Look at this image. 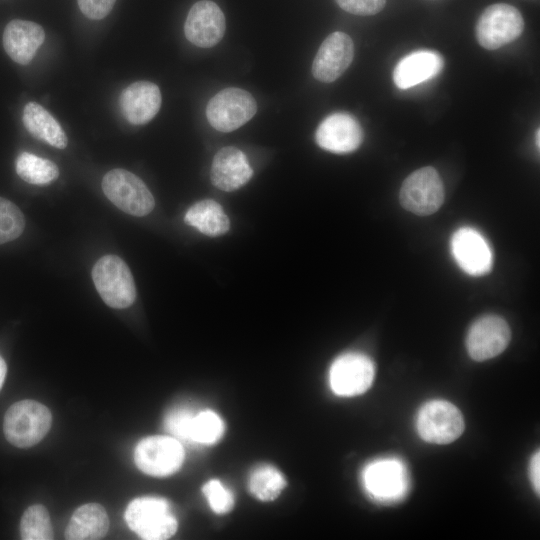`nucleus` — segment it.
<instances>
[{"label": "nucleus", "mask_w": 540, "mask_h": 540, "mask_svg": "<svg viewBox=\"0 0 540 540\" xmlns=\"http://www.w3.org/2000/svg\"><path fill=\"white\" fill-rule=\"evenodd\" d=\"M316 143L324 150L351 153L363 141V130L358 120L346 112H336L325 117L316 129Z\"/></svg>", "instance_id": "4468645a"}, {"label": "nucleus", "mask_w": 540, "mask_h": 540, "mask_svg": "<svg viewBox=\"0 0 540 540\" xmlns=\"http://www.w3.org/2000/svg\"><path fill=\"white\" fill-rule=\"evenodd\" d=\"M375 365L366 355L346 353L334 360L329 370L332 391L343 397L360 395L373 383Z\"/></svg>", "instance_id": "9d476101"}, {"label": "nucleus", "mask_w": 540, "mask_h": 540, "mask_svg": "<svg viewBox=\"0 0 540 540\" xmlns=\"http://www.w3.org/2000/svg\"><path fill=\"white\" fill-rule=\"evenodd\" d=\"M464 427L460 410L445 400H432L425 403L417 415L418 434L429 443H451L461 436Z\"/></svg>", "instance_id": "0eeeda50"}, {"label": "nucleus", "mask_w": 540, "mask_h": 540, "mask_svg": "<svg viewBox=\"0 0 540 540\" xmlns=\"http://www.w3.org/2000/svg\"><path fill=\"white\" fill-rule=\"evenodd\" d=\"M22 121L27 131L36 139L64 149L67 136L58 121L40 104L29 102L23 110Z\"/></svg>", "instance_id": "4be33fe9"}, {"label": "nucleus", "mask_w": 540, "mask_h": 540, "mask_svg": "<svg viewBox=\"0 0 540 540\" xmlns=\"http://www.w3.org/2000/svg\"><path fill=\"white\" fill-rule=\"evenodd\" d=\"M16 172L25 182L46 185L59 176L57 165L51 160L29 152H22L16 160Z\"/></svg>", "instance_id": "b1692460"}, {"label": "nucleus", "mask_w": 540, "mask_h": 540, "mask_svg": "<svg viewBox=\"0 0 540 540\" xmlns=\"http://www.w3.org/2000/svg\"><path fill=\"white\" fill-rule=\"evenodd\" d=\"M211 509L218 514L229 512L234 506L232 492L220 481L212 479L202 488Z\"/></svg>", "instance_id": "c85d7f7f"}, {"label": "nucleus", "mask_w": 540, "mask_h": 540, "mask_svg": "<svg viewBox=\"0 0 540 540\" xmlns=\"http://www.w3.org/2000/svg\"><path fill=\"white\" fill-rule=\"evenodd\" d=\"M539 136H540V131H539V129H537V131H536V144H537L538 149H539V146H540V141H539L540 138H539Z\"/></svg>", "instance_id": "f704fd0d"}, {"label": "nucleus", "mask_w": 540, "mask_h": 540, "mask_svg": "<svg viewBox=\"0 0 540 540\" xmlns=\"http://www.w3.org/2000/svg\"><path fill=\"white\" fill-rule=\"evenodd\" d=\"M51 424L52 415L46 406L34 400H22L7 410L3 429L12 445L27 448L40 442Z\"/></svg>", "instance_id": "f257e3e1"}, {"label": "nucleus", "mask_w": 540, "mask_h": 540, "mask_svg": "<svg viewBox=\"0 0 540 540\" xmlns=\"http://www.w3.org/2000/svg\"><path fill=\"white\" fill-rule=\"evenodd\" d=\"M184 460L180 441L172 436H150L142 439L134 451L136 466L153 477H166L178 471Z\"/></svg>", "instance_id": "1a4fd4ad"}, {"label": "nucleus", "mask_w": 540, "mask_h": 540, "mask_svg": "<svg viewBox=\"0 0 540 540\" xmlns=\"http://www.w3.org/2000/svg\"><path fill=\"white\" fill-rule=\"evenodd\" d=\"M162 102L159 87L150 81H137L121 93L119 104L124 118L131 124L143 125L158 113Z\"/></svg>", "instance_id": "f3484780"}, {"label": "nucleus", "mask_w": 540, "mask_h": 540, "mask_svg": "<svg viewBox=\"0 0 540 540\" xmlns=\"http://www.w3.org/2000/svg\"><path fill=\"white\" fill-rule=\"evenodd\" d=\"M450 249L458 266L468 275L482 276L492 267V250L485 237L472 227H461L454 232Z\"/></svg>", "instance_id": "ddd939ff"}, {"label": "nucleus", "mask_w": 540, "mask_h": 540, "mask_svg": "<svg viewBox=\"0 0 540 540\" xmlns=\"http://www.w3.org/2000/svg\"><path fill=\"white\" fill-rule=\"evenodd\" d=\"M94 285L110 307L124 309L133 304L136 287L127 264L116 255L101 257L92 269Z\"/></svg>", "instance_id": "7ed1b4c3"}, {"label": "nucleus", "mask_w": 540, "mask_h": 540, "mask_svg": "<svg viewBox=\"0 0 540 540\" xmlns=\"http://www.w3.org/2000/svg\"><path fill=\"white\" fill-rule=\"evenodd\" d=\"M445 191L437 170L422 167L402 183L399 200L403 208L421 216L435 213L443 204Z\"/></svg>", "instance_id": "6e6552de"}, {"label": "nucleus", "mask_w": 540, "mask_h": 540, "mask_svg": "<svg viewBox=\"0 0 540 540\" xmlns=\"http://www.w3.org/2000/svg\"><path fill=\"white\" fill-rule=\"evenodd\" d=\"M444 59L433 50L413 51L399 60L393 70V81L399 89H408L436 77Z\"/></svg>", "instance_id": "6ab92c4d"}, {"label": "nucleus", "mask_w": 540, "mask_h": 540, "mask_svg": "<svg viewBox=\"0 0 540 540\" xmlns=\"http://www.w3.org/2000/svg\"><path fill=\"white\" fill-rule=\"evenodd\" d=\"M20 535L23 540H51L53 530L47 509L40 504L28 507L20 522Z\"/></svg>", "instance_id": "bb28decb"}, {"label": "nucleus", "mask_w": 540, "mask_h": 540, "mask_svg": "<svg viewBox=\"0 0 540 540\" xmlns=\"http://www.w3.org/2000/svg\"><path fill=\"white\" fill-rule=\"evenodd\" d=\"M520 11L507 3H495L484 9L475 27L476 39L487 50H496L516 40L524 30Z\"/></svg>", "instance_id": "20e7f679"}, {"label": "nucleus", "mask_w": 540, "mask_h": 540, "mask_svg": "<svg viewBox=\"0 0 540 540\" xmlns=\"http://www.w3.org/2000/svg\"><path fill=\"white\" fill-rule=\"evenodd\" d=\"M226 28L225 16L213 1L201 0L189 10L184 24L188 41L201 48L215 46L223 38Z\"/></svg>", "instance_id": "2eb2a0df"}, {"label": "nucleus", "mask_w": 540, "mask_h": 540, "mask_svg": "<svg viewBox=\"0 0 540 540\" xmlns=\"http://www.w3.org/2000/svg\"><path fill=\"white\" fill-rule=\"evenodd\" d=\"M353 57L354 45L350 36L333 32L320 45L312 63V74L320 82L331 83L347 70Z\"/></svg>", "instance_id": "dca6fc26"}, {"label": "nucleus", "mask_w": 540, "mask_h": 540, "mask_svg": "<svg viewBox=\"0 0 540 540\" xmlns=\"http://www.w3.org/2000/svg\"><path fill=\"white\" fill-rule=\"evenodd\" d=\"M45 40L43 28L32 21L14 19L3 32V47L8 56L21 65L29 64Z\"/></svg>", "instance_id": "aec40b11"}, {"label": "nucleus", "mask_w": 540, "mask_h": 540, "mask_svg": "<svg viewBox=\"0 0 540 540\" xmlns=\"http://www.w3.org/2000/svg\"><path fill=\"white\" fill-rule=\"evenodd\" d=\"M224 433V423L215 412L204 410L194 413L188 442L211 445L216 443Z\"/></svg>", "instance_id": "a878e982"}, {"label": "nucleus", "mask_w": 540, "mask_h": 540, "mask_svg": "<svg viewBox=\"0 0 540 540\" xmlns=\"http://www.w3.org/2000/svg\"><path fill=\"white\" fill-rule=\"evenodd\" d=\"M81 12L89 19L100 20L106 17L116 0H77Z\"/></svg>", "instance_id": "2f4dec72"}, {"label": "nucleus", "mask_w": 540, "mask_h": 540, "mask_svg": "<svg viewBox=\"0 0 540 540\" xmlns=\"http://www.w3.org/2000/svg\"><path fill=\"white\" fill-rule=\"evenodd\" d=\"M194 413L188 407H176L170 410L164 420L165 429L172 437L188 442L190 423Z\"/></svg>", "instance_id": "c756f323"}, {"label": "nucleus", "mask_w": 540, "mask_h": 540, "mask_svg": "<svg viewBox=\"0 0 540 540\" xmlns=\"http://www.w3.org/2000/svg\"><path fill=\"white\" fill-rule=\"evenodd\" d=\"M105 196L120 210L133 216H145L154 206L155 200L146 184L135 174L125 169H112L102 179Z\"/></svg>", "instance_id": "39448f33"}, {"label": "nucleus", "mask_w": 540, "mask_h": 540, "mask_svg": "<svg viewBox=\"0 0 540 540\" xmlns=\"http://www.w3.org/2000/svg\"><path fill=\"white\" fill-rule=\"evenodd\" d=\"M25 227L21 210L10 200L0 197V244L19 237Z\"/></svg>", "instance_id": "cd10ccee"}, {"label": "nucleus", "mask_w": 540, "mask_h": 540, "mask_svg": "<svg viewBox=\"0 0 540 540\" xmlns=\"http://www.w3.org/2000/svg\"><path fill=\"white\" fill-rule=\"evenodd\" d=\"M336 2L344 11L359 16L375 15L386 4V0H336Z\"/></svg>", "instance_id": "7c9ffc66"}, {"label": "nucleus", "mask_w": 540, "mask_h": 540, "mask_svg": "<svg viewBox=\"0 0 540 540\" xmlns=\"http://www.w3.org/2000/svg\"><path fill=\"white\" fill-rule=\"evenodd\" d=\"M109 529V519L104 507L97 503L80 506L73 513L65 531L68 540H97Z\"/></svg>", "instance_id": "412c9836"}, {"label": "nucleus", "mask_w": 540, "mask_h": 540, "mask_svg": "<svg viewBox=\"0 0 540 540\" xmlns=\"http://www.w3.org/2000/svg\"><path fill=\"white\" fill-rule=\"evenodd\" d=\"M363 482L367 492L376 500L391 502L403 497L408 488L406 469L398 459H381L366 466Z\"/></svg>", "instance_id": "f8f14e48"}, {"label": "nucleus", "mask_w": 540, "mask_h": 540, "mask_svg": "<svg viewBox=\"0 0 540 540\" xmlns=\"http://www.w3.org/2000/svg\"><path fill=\"white\" fill-rule=\"evenodd\" d=\"M253 170L238 148H221L214 156L210 178L212 184L223 191L231 192L241 188L252 177Z\"/></svg>", "instance_id": "a211bd4d"}, {"label": "nucleus", "mask_w": 540, "mask_h": 540, "mask_svg": "<svg viewBox=\"0 0 540 540\" xmlns=\"http://www.w3.org/2000/svg\"><path fill=\"white\" fill-rule=\"evenodd\" d=\"M511 331L507 322L497 315H485L470 327L466 347L475 361H485L496 357L508 346Z\"/></svg>", "instance_id": "9b49d317"}, {"label": "nucleus", "mask_w": 540, "mask_h": 540, "mask_svg": "<svg viewBox=\"0 0 540 540\" xmlns=\"http://www.w3.org/2000/svg\"><path fill=\"white\" fill-rule=\"evenodd\" d=\"M530 479L537 494L540 492V454L537 451L530 460Z\"/></svg>", "instance_id": "473e14b6"}, {"label": "nucleus", "mask_w": 540, "mask_h": 540, "mask_svg": "<svg viewBox=\"0 0 540 540\" xmlns=\"http://www.w3.org/2000/svg\"><path fill=\"white\" fill-rule=\"evenodd\" d=\"M6 372H7L6 363H5L4 359L0 356V389L3 386L5 376H6Z\"/></svg>", "instance_id": "72a5a7b5"}, {"label": "nucleus", "mask_w": 540, "mask_h": 540, "mask_svg": "<svg viewBox=\"0 0 540 540\" xmlns=\"http://www.w3.org/2000/svg\"><path fill=\"white\" fill-rule=\"evenodd\" d=\"M286 485L281 472L273 466L262 465L253 470L248 487L253 496L261 501L276 499Z\"/></svg>", "instance_id": "393cba45"}, {"label": "nucleus", "mask_w": 540, "mask_h": 540, "mask_svg": "<svg viewBox=\"0 0 540 540\" xmlns=\"http://www.w3.org/2000/svg\"><path fill=\"white\" fill-rule=\"evenodd\" d=\"M184 221L211 237L225 234L230 227L229 219L221 205L211 199H204L193 204L187 210Z\"/></svg>", "instance_id": "5701e85b"}, {"label": "nucleus", "mask_w": 540, "mask_h": 540, "mask_svg": "<svg viewBox=\"0 0 540 540\" xmlns=\"http://www.w3.org/2000/svg\"><path fill=\"white\" fill-rule=\"evenodd\" d=\"M124 517L129 528L144 540L168 539L176 533L178 527L168 502L158 497L132 500Z\"/></svg>", "instance_id": "f03ea898"}, {"label": "nucleus", "mask_w": 540, "mask_h": 540, "mask_svg": "<svg viewBox=\"0 0 540 540\" xmlns=\"http://www.w3.org/2000/svg\"><path fill=\"white\" fill-rule=\"evenodd\" d=\"M257 111L254 97L246 90L229 87L219 91L206 106V118L220 132H231L247 123Z\"/></svg>", "instance_id": "423d86ee"}]
</instances>
